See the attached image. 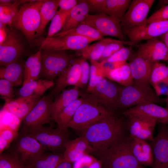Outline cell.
<instances>
[{
	"mask_svg": "<svg viewBox=\"0 0 168 168\" xmlns=\"http://www.w3.org/2000/svg\"><path fill=\"white\" fill-rule=\"evenodd\" d=\"M42 70L40 78L54 81L72 62V56L65 50H46L41 49Z\"/></svg>",
	"mask_w": 168,
	"mask_h": 168,
	"instance_id": "cell-7",
	"label": "cell"
},
{
	"mask_svg": "<svg viewBox=\"0 0 168 168\" xmlns=\"http://www.w3.org/2000/svg\"><path fill=\"white\" fill-rule=\"evenodd\" d=\"M90 7V11L102 12L105 0H86Z\"/></svg>",
	"mask_w": 168,
	"mask_h": 168,
	"instance_id": "cell-49",
	"label": "cell"
},
{
	"mask_svg": "<svg viewBox=\"0 0 168 168\" xmlns=\"http://www.w3.org/2000/svg\"><path fill=\"white\" fill-rule=\"evenodd\" d=\"M152 86L156 94L158 96L164 94L167 95L168 91L167 82L159 83L153 85Z\"/></svg>",
	"mask_w": 168,
	"mask_h": 168,
	"instance_id": "cell-52",
	"label": "cell"
},
{
	"mask_svg": "<svg viewBox=\"0 0 168 168\" xmlns=\"http://www.w3.org/2000/svg\"><path fill=\"white\" fill-rule=\"evenodd\" d=\"M112 40L110 38L102 39L88 45L81 50L82 57L86 59L98 61L101 58L105 47Z\"/></svg>",
	"mask_w": 168,
	"mask_h": 168,
	"instance_id": "cell-36",
	"label": "cell"
},
{
	"mask_svg": "<svg viewBox=\"0 0 168 168\" xmlns=\"http://www.w3.org/2000/svg\"><path fill=\"white\" fill-rule=\"evenodd\" d=\"M138 46L137 53L152 63L161 60L168 61V48L162 40L154 38Z\"/></svg>",
	"mask_w": 168,
	"mask_h": 168,
	"instance_id": "cell-20",
	"label": "cell"
},
{
	"mask_svg": "<svg viewBox=\"0 0 168 168\" xmlns=\"http://www.w3.org/2000/svg\"><path fill=\"white\" fill-rule=\"evenodd\" d=\"M125 45L131 46H135L129 41H123L113 39L105 47L102 55L99 59L100 60V62L106 59L116 52L124 47Z\"/></svg>",
	"mask_w": 168,
	"mask_h": 168,
	"instance_id": "cell-43",
	"label": "cell"
},
{
	"mask_svg": "<svg viewBox=\"0 0 168 168\" xmlns=\"http://www.w3.org/2000/svg\"><path fill=\"white\" fill-rule=\"evenodd\" d=\"M24 63L19 61L6 66L0 67V78L9 81L14 86L22 85L24 79Z\"/></svg>",
	"mask_w": 168,
	"mask_h": 168,
	"instance_id": "cell-29",
	"label": "cell"
},
{
	"mask_svg": "<svg viewBox=\"0 0 168 168\" xmlns=\"http://www.w3.org/2000/svg\"><path fill=\"white\" fill-rule=\"evenodd\" d=\"M154 0H133L121 20L122 29H129L146 24L147 16Z\"/></svg>",
	"mask_w": 168,
	"mask_h": 168,
	"instance_id": "cell-12",
	"label": "cell"
},
{
	"mask_svg": "<svg viewBox=\"0 0 168 168\" xmlns=\"http://www.w3.org/2000/svg\"><path fill=\"white\" fill-rule=\"evenodd\" d=\"M81 75L79 80L75 86L79 88H83L89 82L90 74V65L86 59L81 57L80 62Z\"/></svg>",
	"mask_w": 168,
	"mask_h": 168,
	"instance_id": "cell-46",
	"label": "cell"
},
{
	"mask_svg": "<svg viewBox=\"0 0 168 168\" xmlns=\"http://www.w3.org/2000/svg\"><path fill=\"white\" fill-rule=\"evenodd\" d=\"M56 168H73L72 163L64 161L60 163Z\"/></svg>",
	"mask_w": 168,
	"mask_h": 168,
	"instance_id": "cell-53",
	"label": "cell"
},
{
	"mask_svg": "<svg viewBox=\"0 0 168 168\" xmlns=\"http://www.w3.org/2000/svg\"><path fill=\"white\" fill-rule=\"evenodd\" d=\"M167 19H168V5L161 7L159 9L147 18L146 21V24L154 21Z\"/></svg>",
	"mask_w": 168,
	"mask_h": 168,
	"instance_id": "cell-48",
	"label": "cell"
},
{
	"mask_svg": "<svg viewBox=\"0 0 168 168\" xmlns=\"http://www.w3.org/2000/svg\"><path fill=\"white\" fill-rule=\"evenodd\" d=\"M71 11H66L59 9L57 11L51 20L46 38L52 37L60 32L64 26Z\"/></svg>",
	"mask_w": 168,
	"mask_h": 168,
	"instance_id": "cell-38",
	"label": "cell"
},
{
	"mask_svg": "<svg viewBox=\"0 0 168 168\" xmlns=\"http://www.w3.org/2000/svg\"><path fill=\"white\" fill-rule=\"evenodd\" d=\"M60 35L80 36L93 39L96 40L102 39L103 37L96 30L84 23H82L71 30L59 32L54 36Z\"/></svg>",
	"mask_w": 168,
	"mask_h": 168,
	"instance_id": "cell-37",
	"label": "cell"
},
{
	"mask_svg": "<svg viewBox=\"0 0 168 168\" xmlns=\"http://www.w3.org/2000/svg\"><path fill=\"white\" fill-rule=\"evenodd\" d=\"M105 77L118 82L123 86L130 85L134 81L129 64L127 62L110 71L106 74Z\"/></svg>",
	"mask_w": 168,
	"mask_h": 168,
	"instance_id": "cell-35",
	"label": "cell"
},
{
	"mask_svg": "<svg viewBox=\"0 0 168 168\" xmlns=\"http://www.w3.org/2000/svg\"><path fill=\"white\" fill-rule=\"evenodd\" d=\"M95 153L104 168H145L131 152L128 135L116 142L105 151Z\"/></svg>",
	"mask_w": 168,
	"mask_h": 168,
	"instance_id": "cell-3",
	"label": "cell"
},
{
	"mask_svg": "<svg viewBox=\"0 0 168 168\" xmlns=\"http://www.w3.org/2000/svg\"><path fill=\"white\" fill-rule=\"evenodd\" d=\"M18 135V132L7 127H0V153H2L10 143L16 139Z\"/></svg>",
	"mask_w": 168,
	"mask_h": 168,
	"instance_id": "cell-42",
	"label": "cell"
},
{
	"mask_svg": "<svg viewBox=\"0 0 168 168\" xmlns=\"http://www.w3.org/2000/svg\"><path fill=\"white\" fill-rule=\"evenodd\" d=\"M44 1L32 0L23 4L10 26L20 31L31 46L38 45L35 35L40 24V10Z\"/></svg>",
	"mask_w": 168,
	"mask_h": 168,
	"instance_id": "cell-2",
	"label": "cell"
},
{
	"mask_svg": "<svg viewBox=\"0 0 168 168\" xmlns=\"http://www.w3.org/2000/svg\"><path fill=\"white\" fill-rule=\"evenodd\" d=\"M83 100V98H78L64 108L55 116L54 119L57 123V129L68 133V124Z\"/></svg>",
	"mask_w": 168,
	"mask_h": 168,
	"instance_id": "cell-32",
	"label": "cell"
},
{
	"mask_svg": "<svg viewBox=\"0 0 168 168\" xmlns=\"http://www.w3.org/2000/svg\"><path fill=\"white\" fill-rule=\"evenodd\" d=\"M3 98L5 103L2 108L12 113L21 121L40 99L32 96L19 97L16 99Z\"/></svg>",
	"mask_w": 168,
	"mask_h": 168,
	"instance_id": "cell-22",
	"label": "cell"
},
{
	"mask_svg": "<svg viewBox=\"0 0 168 168\" xmlns=\"http://www.w3.org/2000/svg\"><path fill=\"white\" fill-rule=\"evenodd\" d=\"M12 152L25 165L47 151L36 139L29 135L18 134Z\"/></svg>",
	"mask_w": 168,
	"mask_h": 168,
	"instance_id": "cell-15",
	"label": "cell"
},
{
	"mask_svg": "<svg viewBox=\"0 0 168 168\" xmlns=\"http://www.w3.org/2000/svg\"><path fill=\"white\" fill-rule=\"evenodd\" d=\"M41 51L39 48V50L30 56L25 63L22 85L40 78L42 67Z\"/></svg>",
	"mask_w": 168,
	"mask_h": 168,
	"instance_id": "cell-28",
	"label": "cell"
},
{
	"mask_svg": "<svg viewBox=\"0 0 168 168\" xmlns=\"http://www.w3.org/2000/svg\"><path fill=\"white\" fill-rule=\"evenodd\" d=\"M54 98L53 96L49 93L40 99L21 121V134L26 135L50 122L52 118L51 106Z\"/></svg>",
	"mask_w": 168,
	"mask_h": 168,
	"instance_id": "cell-6",
	"label": "cell"
},
{
	"mask_svg": "<svg viewBox=\"0 0 168 168\" xmlns=\"http://www.w3.org/2000/svg\"><path fill=\"white\" fill-rule=\"evenodd\" d=\"M132 53V49L131 46L129 47L124 46L104 60L110 62L124 63L131 56Z\"/></svg>",
	"mask_w": 168,
	"mask_h": 168,
	"instance_id": "cell-45",
	"label": "cell"
},
{
	"mask_svg": "<svg viewBox=\"0 0 168 168\" xmlns=\"http://www.w3.org/2000/svg\"><path fill=\"white\" fill-rule=\"evenodd\" d=\"M100 63L105 77L106 74L110 71L121 66L124 64L119 62H110L105 60H103Z\"/></svg>",
	"mask_w": 168,
	"mask_h": 168,
	"instance_id": "cell-50",
	"label": "cell"
},
{
	"mask_svg": "<svg viewBox=\"0 0 168 168\" xmlns=\"http://www.w3.org/2000/svg\"><path fill=\"white\" fill-rule=\"evenodd\" d=\"M132 0H105L103 13L120 21Z\"/></svg>",
	"mask_w": 168,
	"mask_h": 168,
	"instance_id": "cell-33",
	"label": "cell"
},
{
	"mask_svg": "<svg viewBox=\"0 0 168 168\" xmlns=\"http://www.w3.org/2000/svg\"><path fill=\"white\" fill-rule=\"evenodd\" d=\"M126 118V127L129 137L146 141H151L156 123L154 119L139 114L124 116Z\"/></svg>",
	"mask_w": 168,
	"mask_h": 168,
	"instance_id": "cell-13",
	"label": "cell"
},
{
	"mask_svg": "<svg viewBox=\"0 0 168 168\" xmlns=\"http://www.w3.org/2000/svg\"><path fill=\"white\" fill-rule=\"evenodd\" d=\"M54 81L45 79H38L22 85L18 90L19 97L39 98L48 89L54 86Z\"/></svg>",
	"mask_w": 168,
	"mask_h": 168,
	"instance_id": "cell-25",
	"label": "cell"
},
{
	"mask_svg": "<svg viewBox=\"0 0 168 168\" xmlns=\"http://www.w3.org/2000/svg\"><path fill=\"white\" fill-rule=\"evenodd\" d=\"M159 4L161 7L168 5V0H162L159 1Z\"/></svg>",
	"mask_w": 168,
	"mask_h": 168,
	"instance_id": "cell-55",
	"label": "cell"
},
{
	"mask_svg": "<svg viewBox=\"0 0 168 168\" xmlns=\"http://www.w3.org/2000/svg\"><path fill=\"white\" fill-rule=\"evenodd\" d=\"M167 126V127H168V126Z\"/></svg>",
	"mask_w": 168,
	"mask_h": 168,
	"instance_id": "cell-57",
	"label": "cell"
},
{
	"mask_svg": "<svg viewBox=\"0 0 168 168\" xmlns=\"http://www.w3.org/2000/svg\"><path fill=\"white\" fill-rule=\"evenodd\" d=\"M163 101L157 96L149 82L134 80L129 85L120 87L117 109L126 110L143 103L158 104Z\"/></svg>",
	"mask_w": 168,
	"mask_h": 168,
	"instance_id": "cell-5",
	"label": "cell"
},
{
	"mask_svg": "<svg viewBox=\"0 0 168 168\" xmlns=\"http://www.w3.org/2000/svg\"><path fill=\"white\" fill-rule=\"evenodd\" d=\"M168 79L167 67L164 63L155 62L151 70L149 82L152 86L159 83L166 82Z\"/></svg>",
	"mask_w": 168,
	"mask_h": 168,
	"instance_id": "cell-40",
	"label": "cell"
},
{
	"mask_svg": "<svg viewBox=\"0 0 168 168\" xmlns=\"http://www.w3.org/2000/svg\"><path fill=\"white\" fill-rule=\"evenodd\" d=\"M32 1L10 0L8 4L0 5V22L10 26L18 13L19 6L21 4L30 2Z\"/></svg>",
	"mask_w": 168,
	"mask_h": 168,
	"instance_id": "cell-34",
	"label": "cell"
},
{
	"mask_svg": "<svg viewBox=\"0 0 168 168\" xmlns=\"http://www.w3.org/2000/svg\"><path fill=\"white\" fill-rule=\"evenodd\" d=\"M68 127L81 132L91 125L108 117L111 112L89 94L84 96Z\"/></svg>",
	"mask_w": 168,
	"mask_h": 168,
	"instance_id": "cell-4",
	"label": "cell"
},
{
	"mask_svg": "<svg viewBox=\"0 0 168 168\" xmlns=\"http://www.w3.org/2000/svg\"><path fill=\"white\" fill-rule=\"evenodd\" d=\"M77 0H58L60 9L66 11L72 10L79 2Z\"/></svg>",
	"mask_w": 168,
	"mask_h": 168,
	"instance_id": "cell-51",
	"label": "cell"
},
{
	"mask_svg": "<svg viewBox=\"0 0 168 168\" xmlns=\"http://www.w3.org/2000/svg\"><path fill=\"white\" fill-rule=\"evenodd\" d=\"M167 69H168V79H167V83L168 85V65L167 66ZM165 102H166V108L168 109V91L167 92V97L165 99Z\"/></svg>",
	"mask_w": 168,
	"mask_h": 168,
	"instance_id": "cell-56",
	"label": "cell"
},
{
	"mask_svg": "<svg viewBox=\"0 0 168 168\" xmlns=\"http://www.w3.org/2000/svg\"><path fill=\"white\" fill-rule=\"evenodd\" d=\"M120 21L103 12L89 14L82 23L87 24L98 30L104 36H110L127 41L122 31Z\"/></svg>",
	"mask_w": 168,
	"mask_h": 168,
	"instance_id": "cell-11",
	"label": "cell"
},
{
	"mask_svg": "<svg viewBox=\"0 0 168 168\" xmlns=\"http://www.w3.org/2000/svg\"><path fill=\"white\" fill-rule=\"evenodd\" d=\"M90 74L86 92L89 93L94 89L99 81L105 78L100 62L90 60Z\"/></svg>",
	"mask_w": 168,
	"mask_h": 168,
	"instance_id": "cell-39",
	"label": "cell"
},
{
	"mask_svg": "<svg viewBox=\"0 0 168 168\" xmlns=\"http://www.w3.org/2000/svg\"><path fill=\"white\" fill-rule=\"evenodd\" d=\"M135 45L141 41L156 38L168 31V19L154 21L129 29H122Z\"/></svg>",
	"mask_w": 168,
	"mask_h": 168,
	"instance_id": "cell-14",
	"label": "cell"
},
{
	"mask_svg": "<svg viewBox=\"0 0 168 168\" xmlns=\"http://www.w3.org/2000/svg\"><path fill=\"white\" fill-rule=\"evenodd\" d=\"M58 7V0H44L40 10V24L35 35L37 40L42 37L47 25L54 17Z\"/></svg>",
	"mask_w": 168,
	"mask_h": 168,
	"instance_id": "cell-31",
	"label": "cell"
},
{
	"mask_svg": "<svg viewBox=\"0 0 168 168\" xmlns=\"http://www.w3.org/2000/svg\"><path fill=\"white\" fill-rule=\"evenodd\" d=\"M120 87L106 79L100 80L94 90L88 93L112 113L118 110L117 103Z\"/></svg>",
	"mask_w": 168,
	"mask_h": 168,
	"instance_id": "cell-16",
	"label": "cell"
},
{
	"mask_svg": "<svg viewBox=\"0 0 168 168\" xmlns=\"http://www.w3.org/2000/svg\"><path fill=\"white\" fill-rule=\"evenodd\" d=\"M121 114L123 116L128 114L143 115L154 119L156 123L168 126V109L153 103L138 105L125 110Z\"/></svg>",
	"mask_w": 168,
	"mask_h": 168,
	"instance_id": "cell-18",
	"label": "cell"
},
{
	"mask_svg": "<svg viewBox=\"0 0 168 168\" xmlns=\"http://www.w3.org/2000/svg\"><path fill=\"white\" fill-rule=\"evenodd\" d=\"M17 29L9 26L4 40L0 44V67L18 61L23 55L25 43Z\"/></svg>",
	"mask_w": 168,
	"mask_h": 168,
	"instance_id": "cell-8",
	"label": "cell"
},
{
	"mask_svg": "<svg viewBox=\"0 0 168 168\" xmlns=\"http://www.w3.org/2000/svg\"><path fill=\"white\" fill-rule=\"evenodd\" d=\"M130 149L133 155L142 166H152L153 155L150 143L147 141L129 137Z\"/></svg>",
	"mask_w": 168,
	"mask_h": 168,
	"instance_id": "cell-23",
	"label": "cell"
},
{
	"mask_svg": "<svg viewBox=\"0 0 168 168\" xmlns=\"http://www.w3.org/2000/svg\"><path fill=\"white\" fill-rule=\"evenodd\" d=\"M162 36V41L168 48V31Z\"/></svg>",
	"mask_w": 168,
	"mask_h": 168,
	"instance_id": "cell-54",
	"label": "cell"
},
{
	"mask_svg": "<svg viewBox=\"0 0 168 168\" xmlns=\"http://www.w3.org/2000/svg\"><path fill=\"white\" fill-rule=\"evenodd\" d=\"M13 84L9 81L0 79V94L3 97L13 98L15 96Z\"/></svg>",
	"mask_w": 168,
	"mask_h": 168,
	"instance_id": "cell-47",
	"label": "cell"
},
{
	"mask_svg": "<svg viewBox=\"0 0 168 168\" xmlns=\"http://www.w3.org/2000/svg\"><path fill=\"white\" fill-rule=\"evenodd\" d=\"M90 6L86 0H79L71 11L65 24L60 32L71 30L81 24L89 14Z\"/></svg>",
	"mask_w": 168,
	"mask_h": 168,
	"instance_id": "cell-27",
	"label": "cell"
},
{
	"mask_svg": "<svg viewBox=\"0 0 168 168\" xmlns=\"http://www.w3.org/2000/svg\"><path fill=\"white\" fill-rule=\"evenodd\" d=\"M0 168H27L12 153H2L0 155Z\"/></svg>",
	"mask_w": 168,
	"mask_h": 168,
	"instance_id": "cell-44",
	"label": "cell"
},
{
	"mask_svg": "<svg viewBox=\"0 0 168 168\" xmlns=\"http://www.w3.org/2000/svg\"><path fill=\"white\" fill-rule=\"evenodd\" d=\"M65 161L63 154L60 152H45L29 162L27 168H56Z\"/></svg>",
	"mask_w": 168,
	"mask_h": 168,
	"instance_id": "cell-30",
	"label": "cell"
},
{
	"mask_svg": "<svg viewBox=\"0 0 168 168\" xmlns=\"http://www.w3.org/2000/svg\"><path fill=\"white\" fill-rule=\"evenodd\" d=\"M95 40L82 36L72 35L43 37L38 40V46L46 50H81Z\"/></svg>",
	"mask_w": 168,
	"mask_h": 168,
	"instance_id": "cell-9",
	"label": "cell"
},
{
	"mask_svg": "<svg viewBox=\"0 0 168 168\" xmlns=\"http://www.w3.org/2000/svg\"><path fill=\"white\" fill-rule=\"evenodd\" d=\"M153 155L152 168H168V128L160 124L156 136L150 141Z\"/></svg>",
	"mask_w": 168,
	"mask_h": 168,
	"instance_id": "cell-17",
	"label": "cell"
},
{
	"mask_svg": "<svg viewBox=\"0 0 168 168\" xmlns=\"http://www.w3.org/2000/svg\"><path fill=\"white\" fill-rule=\"evenodd\" d=\"M27 134L36 139L46 151L52 152L64 151L69 140L68 133L51 127L43 126Z\"/></svg>",
	"mask_w": 168,
	"mask_h": 168,
	"instance_id": "cell-10",
	"label": "cell"
},
{
	"mask_svg": "<svg viewBox=\"0 0 168 168\" xmlns=\"http://www.w3.org/2000/svg\"><path fill=\"white\" fill-rule=\"evenodd\" d=\"M76 86L69 89H64L56 98L51 106V117L54 119L64 108L78 98L81 94Z\"/></svg>",
	"mask_w": 168,
	"mask_h": 168,
	"instance_id": "cell-26",
	"label": "cell"
},
{
	"mask_svg": "<svg viewBox=\"0 0 168 168\" xmlns=\"http://www.w3.org/2000/svg\"><path fill=\"white\" fill-rule=\"evenodd\" d=\"M154 63L137 53L128 63L133 80L149 82L151 70Z\"/></svg>",
	"mask_w": 168,
	"mask_h": 168,
	"instance_id": "cell-24",
	"label": "cell"
},
{
	"mask_svg": "<svg viewBox=\"0 0 168 168\" xmlns=\"http://www.w3.org/2000/svg\"><path fill=\"white\" fill-rule=\"evenodd\" d=\"M96 152L85 137L81 135L68 141L63 155L65 161L72 163L80 160L85 154Z\"/></svg>",
	"mask_w": 168,
	"mask_h": 168,
	"instance_id": "cell-21",
	"label": "cell"
},
{
	"mask_svg": "<svg viewBox=\"0 0 168 168\" xmlns=\"http://www.w3.org/2000/svg\"><path fill=\"white\" fill-rule=\"evenodd\" d=\"M81 132L97 152L107 149L128 132L126 119L114 113Z\"/></svg>",
	"mask_w": 168,
	"mask_h": 168,
	"instance_id": "cell-1",
	"label": "cell"
},
{
	"mask_svg": "<svg viewBox=\"0 0 168 168\" xmlns=\"http://www.w3.org/2000/svg\"><path fill=\"white\" fill-rule=\"evenodd\" d=\"M0 127H7L18 132L21 121L9 112L2 108L0 111Z\"/></svg>",
	"mask_w": 168,
	"mask_h": 168,
	"instance_id": "cell-41",
	"label": "cell"
},
{
	"mask_svg": "<svg viewBox=\"0 0 168 168\" xmlns=\"http://www.w3.org/2000/svg\"><path fill=\"white\" fill-rule=\"evenodd\" d=\"M81 57L72 62L66 69L55 79L54 87L50 94L56 97L66 87L75 86L78 82L81 75Z\"/></svg>",
	"mask_w": 168,
	"mask_h": 168,
	"instance_id": "cell-19",
	"label": "cell"
}]
</instances>
